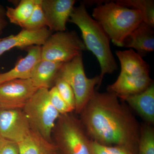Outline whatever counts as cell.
<instances>
[{
	"mask_svg": "<svg viewBox=\"0 0 154 154\" xmlns=\"http://www.w3.org/2000/svg\"><path fill=\"white\" fill-rule=\"evenodd\" d=\"M49 96L51 102L60 115L72 113L73 111L62 98L55 86H54L49 89Z\"/></svg>",
	"mask_w": 154,
	"mask_h": 154,
	"instance_id": "d4e9b609",
	"label": "cell"
},
{
	"mask_svg": "<svg viewBox=\"0 0 154 154\" xmlns=\"http://www.w3.org/2000/svg\"><path fill=\"white\" fill-rule=\"evenodd\" d=\"M139 115L146 123H154V84L139 94L128 96L123 99Z\"/></svg>",
	"mask_w": 154,
	"mask_h": 154,
	"instance_id": "9a60e30c",
	"label": "cell"
},
{
	"mask_svg": "<svg viewBox=\"0 0 154 154\" xmlns=\"http://www.w3.org/2000/svg\"><path fill=\"white\" fill-rule=\"evenodd\" d=\"M79 115L91 140L103 145L124 147L137 154L140 126L115 95L95 91Z\"/></svg>",
	"mask_w": 154,
	"mask_h": 154,
	"instance_id": "6da1fadb",
	"label": "cell"
},
{
	"mask_svg": "<svg viewBox=\"0 0 154 154\" xmlns=\"http://www.w3.org/2000/svg\"><path fill=\"white\" fill-rule=\"evenodd\" d=\"M38 89L30 79L11 80L0 85V109H23Z\"/></svg>",
	"mask_w": 154,
	"mask_h": 154,
	"instance_id": "ba28073f",
	"label": "cell"
},
{
	"mask_svg": "<svg viewBox=\"0 0 154 154\" xmlns=\"http://www.w3.org/2000/svg\"><path fill=\"white\" fill-rule=\"evenodd\" d=\"M17 143L19 154H53L58 150L53 142L45 139L37 131L32 128Z\"/></svg>",
	"mask_w": 154,
	"mask_h": 154,
	"instance_id": "ac0fdd59",
	"label": "cell"
},
{
	"mask_svg": "<svg viewBox=\"0 0 154 154\" xmlns=\"http://www.w3.org/2000/svg\"><path fill=\"white\" fill-rule=\"evenodd\" d=\"M8 24V18L6 16V9L0 4V36L3 34L4 30Z\"/></svg>",
	"mask_w": 154,
	"mask_h": 154,
	"instance_id": "4316f807",
	"label": "cell"
},
{
	"mask_svg": "<svg viewBox=\"0 0 154 154\" xmlns=\"http://www.w3.org/2000/svg\"><path fill=\"white\" fill-rule=\"evenodd\" d=\"M36 0H22L15 8L7 7L6 16L9 22L22 28L33 12Z\"/></svg>",
	"mask_w": 154,
	"mask_h": 154,
	"instance_id": "d6986e66",
	"label": "cell"
},
{
	"mask_svg": "<svg viewBox=\"0 0 154 154\" xmlns=\"http://www.w3.org/2000/svg\"><path fill=\"white\" fill-rule=\"evenodd\" d=\"M41 60V46H31L27 55L21 59L14 68L0 74V85L11 80L30 79L34 68Z\"/></svg>",
	"mask_w": 154,
	"mask_h": 154,
	"instance_id": "7c38bea8",
	"label": "cell"
},
{
	"mask_svg": "<svg viewBox=\"0 0 154 154\" xmlns=\"http://www.w3.org/2000/svg\"><path fill=\"white\" fill-rule=\"evenodd\" d=\"M68 22L79 27L86 49L91 51L99 61L101 86L105 75L113 73L117 69L110 47V38L101 25L91 17L83 2L74 8Z\"/></svg>",
	"mask_w": 154,
	"mask_h": 154,
	"instance_id": "7a4b0ae2",
	"label": "cell"
},
{
	"mask_svg": "<svg viewBox=\"0 0 154 154\" xmlns=\"http://www.w3.org/2000/svg\"><path fill=\"white\" fill-rule=\"evenodd\" d=\"M123 47L134 49L142 57L154 50V28L143 21L125 39Z\"/></svg>",
	"mask_w": 154,
	"mask_h": 154,
	"instance_id": "5bb4252c",
	"label": "cell"
},
{
	"mask_svg": "<svg viewBox=\"0 0 154 154\" xmlns=\"http://www.w3.org/2000/svg\"><path fill=\"white\" fill-rule=\"evenodd\" d=\"M0 154H19L18 144L0 137Z\"/></svg>",
	"mask_w": 154,
	"mask_h": 154,
	"instance_id": "484cf974",
	"label": "cell"
},
{
	"mask_svg": "<svg viewBox=\"0 0 154 154\" xmlns=\"http://www.w3.org/2000/svg\"><path fill=\"white\" fill-rule=\"evenodd\" d=\"M22 109H0V136L18 143L31 129Z\"/></svg>",
	"mask_w": 154,
	"mask_h": 154,
	"instance_id": "9c48e42d",
	"label": "cell"
},
{
	"mask_svg": "<svg viewBox=\"0 0 154 154\" xmlns=\"http://www.w3.org/2000/svg\"><path fill=\"white\" fill-rule=\"evenodd\" d=\"M53 154H63L61 152H60L58 150L55 153H54Z\"/></svg>",
	"mask_w": 154,
	"mask_h": 154,
	"instance_id": "83f0119b",
	"label": "cell"
},
{
	"mask_svg": "<svg viewBox=\"0 0 154 154\" xmlns=\"http://www.w3.org/2000/svg\"><path fill=\"white\" fill-rule=\"evenodd\" d=\"M87 50L83 40L75 31L51 34L41 46L42 59L65 63Z\"/></svg>",
	"mask_w": 154,
	"mask_h": 154,
	"instance_id": "52a82bcc",
	"label": "cell"
},
{
	"mask_svg": "<svg viewBox=\"0 0 154 154\" xmlns=\"http://www.w3.org/2000/svg\"><path fill=\"white\" fill-rule=\"evenodd\" d=\"M89 149L91 154H135L124 147L103 145L92 140H90Z\"/></svg>",
	"mask_w": 154,
	"mask_h": 154,
	"instance_id": "cb8c5ba5",
	"label": "cell"
},
{
	"mask_svg": "<svg viewBox=\"0 0 154 154\" xmlns=\"http://www.w3.org/2000/svg\"><path fill=\"white\" fill-rule=\"evenodd\" d=\"M137 154H154V129L151 125L140 126Z\"/></svg>",
	"mask_w": 154,
	"mask_h": 154,
	"instance_id": "44dd1931",
	"label": "cell"
},
{
	"mask_svg": "<svg viewBox=\"0 0 154 154\" xmlns=\"http://www.w3.org/2000/svg\"><path fill=\"white\" fill-rule=\"evenodd\" d=\"M153 82L149 76L134 77L120 73L115 82L107 86V92L123 100L128 96L143 92Z\"/></svg>",
	"mask_w": 154,
	"mask_h": 154,
	"instance_id": "4fadbf2b",
	"label": "cell"
},
{
	"mask_svg": "<svg viewBox=\"0 0 154 154\" xmlns=\"http://www.w3.org/2000/svg\"><path fill=\"white\" fill-rule=\"evenodd\" d=\"M54 86L65 102L73 111H75V99L73 91L70 85L59 75L55 80Z\"/></svg>",
	"mask_w": 154,
	"mask_h": 154,
	"instance_id": "603a6c76",
	"label": "cell"
},
{
	"mask_svg": "<svg viewBox=\"0 0 154 154\" xmlns=\"http://www.w3.org/2000/svg\"><path fill=\"white\" fill-rule=\"evenodd\" d=\"M52 139L63 154H91V139L81 120L71 113L60 116L53 129Z\"/></svg>",
	"mask_w": 154,
	"mask_h": 154,
	"instance_id": "277c9868",
	"label": "cell"
},
{
	"mask_svg": "<svg viewBox=\"0 0 154 154\" xmlns=\"http://www.w3.org/2000/svg\"><path fill=\"white\" fill-rule=\"evenodd\" d=\"M2 38H0V40H1V39H2Z\"/></svg>",
	"mask_w": 154,
	"mask_h": 154,
	"instance_id": "f1b7e54d",
	"label": "cell"
},
{
	"mask_svg": "<svg viewBox=\"0 0 154 154\" xmlns=\"http://www.w3.org/2000/svg\"><path fill=\"white\" fill-rule=\"evenodd\" d=\"M60 76L71 87L75 96V111L79 114L83 107L94 95L95 88L100 86L99 75L92 78L86 76L83 63L82 54H79L72 60L63 63L59 72Z\"/></svg>",
	"mask_w": 154,
	"mask_h": 154,
	"instance_id": "8992f818",
	"label": "cell"
},
{
	"mask_svg": "<svg viewBox=\"0 0 154 154\" xmlns=\"http://www.w3.org/2000/svg\"><path fill=\"white\" fill-rule=\"evenodd\" d=\"M31 128L53 142L52 132L60 114L50 102L49 89H38L22 109Z\"/></svg>",
	"mask_w": 154,
	"mask_h": 154,
	"instance_id": "5b68a950",
	"label": "cell"
},
{
	"mask_svg": "<svg viewBox=\"0 0 154 154\" xmlns=\"http://www.w3.org/2000/svg\"><path fill=\"white\" fill-rule=\"evenodd\" d=\"M76 2L75 0H42V7L51 31H65Z\"/></svg>",
	"mask_w": 154,
	"mask_h": 154,
	"instance_id": "30bf717a",
	"label": "cell"
},
{
	"mask_svg": "<svg viewBox=\"0 0 154 154\" xmlns=\"http://www.w3.org/2000/svg\"><path fill=\"white\" fill-rule=\"evenodd\" d=\"M0 137H1V136H0Z\"/></svg>",
	"mask_w": 154,
	"mask_h": 154,
	"instance_id": "f546056e",
	"label": "cell"
},
{
	"mask_svg": "<svg viewBox=\"0 0 154 154\" xmlns=\"http://www.w3.org/2000/svg\"><path fill=\"white\" fill-rule=\"evenodd\" d=\"M116 54L120 62V73L134 77L149 76L148 63L133 49L117 51Z\"/></svg>",
	"mask_w": 154,
	"mask_h": 154,
	"instance_id": "2e32d148",
	"label": "cell"
},
{
	"mask_svg": "<svg viewBox=\"0 0 154 154\" xmlns=\"http://www.w3.org/2000/svg\"><path fill=\"white\" fill-rule=\"evenodd\" d=\"M92 17L118 47H123L125 39L143 21L137 10L113 1L97 5L93 9Z\"/></svg>",
	"mask_w": 154,
	"mask_h": 154,
	"instance_id": "3957f363",
	"label": "cell"
},
{
	"mask_svg": "<svg viewBox=\"0 0 154 154\" xmlns=\"http://www.w3.org/2000/svg\"><path fill=\"white\" fill-rule=\"evenodd\" d=\"M41 3L42 0H36L33 12L22 26V29L35 30L47 27V22L42 7Z\"/></svg>",
	"mask_w": 154,
	"mask_h": 154,
	"instance_id": "7402d4cb",
	"label": "cell"
},
{
	"mask_svg": "<svg viewBox=\"0 0 154 154\" xmlns=\"http://www.w3.org/2000/svg\"><path fill=\"white\" fill-rule=\"evenodd\" d=\"M63 63L42 59L33 69L30 79L37 89H49L54 86Z\"/></svg>",
	"mask_w": 154,
	"mask_h": 154,
	"instance_id": "e0dca14e",
	"label": "cell"
},
{
	"mask_svg": "<svg viewBox=\"0 0 154 154\" xmlns=\"http://www.w3.org/2000/svg\"><path fill=\"white\" fill-rule=\"evenodd\" d=\"M51 34L52 31L47 27L35 30L22 29L17 35H11L0 40V57L14 48L42 46Z\"/></svg>",
	"mask_w": 154,
	"mask_h": 154,
	"instance_id": "8fae6325",
	"label": "cell"
},
{
	"mask_svg": "<svg viewBox=\"0 0 154 154\" xmlns=\"http://www.w3.org/2000/svg\"><path fill=\"white\" fill-rule=\"evenodd\" d=\"M115 2L120 5L137 10L141 14L143 22L154 28L153 0H119Z\"/></svg>",
	"mask_w": 154,
	"mask_h": 154,
	"instance_id": "ffe728a7",
	"label": "cell"
}]
</instances>
